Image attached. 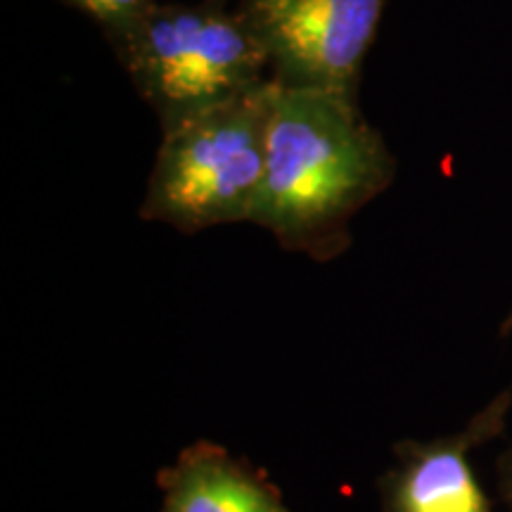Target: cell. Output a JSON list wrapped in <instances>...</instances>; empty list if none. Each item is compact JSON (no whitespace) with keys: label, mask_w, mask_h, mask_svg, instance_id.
<instances>
[{"label":"cell","mask_w":512,"mask_h":512,"mask_svg":"<svg viewBox=\"0 0 512 512\" xmlns=\"http://www.w3.org/2000/svg\"><path fill=\"white\" fill-rule=\"evenodd\" d=\"M394 178V152L358 98L275 83L266 174L249 223L287 252L328 264L351 247V219Z\"/></svg>","instance_id":"obj_1"},{"label":"cell","mask_w":512,"mask_h":512,"mask_svg":"<svg viewBox=\"0 0 512 512\" xmlns=\"http://www.w3.org/2000/svg\"><path fill=\"white\" fill-rule=\"evenodd\" d=\"M112 48L162 133L271 79L264 50L228 0L155 3Z\"/></svg>","instance_id":"obj_2"},{"label":"cell","mask_w":512,"mask_h":512,"mask_svg":"<svg viewBox=\"0 0 512 512\" xmlns=\"http://www.w3.org/2000/svg\"><path fill=\"white\" fill-rule=\"evenodd\" d=\"M275 83L162 133L140 219L195 235L252 221L266 174Z\"/></svg>","instance_id":"obj_3"},{"label":"cell","mask_w":512,"mask_h":512,"mask_svg":"<svg viewBox=\"0 0 512 512\" xmlns=\"http://www.w3.org/2000/svg\"><path fill=\"white\" fill-rule=\"evenodd\" d=\"M392 0H240L238 12L283 88L358 98L363 62Z\"/></svg>","instance_id":"obj_4"},{"label":"cell","mask_w":512,"mask_h":512,"mask_svg":"<svg viewBox=\"0 0 512 512\" xmlns=\"http://www.w3.org/2000/svg\"><path fill=\"white\" fill-rule=\"evenodd\" d=\"M512 411V382L498 392L463 430L434 439H403L394 465L380 477L382 512H491L472 456L501 437Z\"/></svg>","instance_id":"obj_5"},{"label":"cell","mask_w":512,"mask_h":512,"mask_svg":"<svg viewBox=\"0 0 512 512\" xmlns=\"http://www.w3.org/2000/svg\"><path fill=\"white\" fill-rule=\"evenodd\" d=\"M159 512H292L264 470L200 439L157 472Z\"/></svg>","instance_id":"obj_6"},{"label":"cell","mask_w":512,"mask_h":512,"mask_svg":"<svg viewBox=\"0 0 512 512\" xmlns=\"http://www.w3.org/2000/svg\"><path fill=\"white\" fill-rule=\"evenodd\" d=\"M67 3L86 12L114 46L136 27L157 0H67Z\"/></svg>","instance_id":"obj_7"},{"label":"cell","mask_w":512,"mask_h":512,"mask_svg":"<svg viewBox=\"0 0 512 512\" xmlns=\"http://www.w3.org/2000/svg\"><path fill=\"white\" fill-rule=\"evenodd\" d=\"M496 479H498V498L512 512V446L498 458L496 463Z\"/></svg>","instance_id":"obj_8"},{"label":"cell","mask_w":512,"mask_h":512,"mask_svg":"<svg viewBox=\"0 0 512 512\" xmlns=\"http://www.w3.org/2000/svg\"><path fill=\"white\" fill-rule=\"evenodd\" d=\"M510 335H512V306H510L508 316H505L501 323V337H510Z\"/></svg>","instance_id":"obj_9"}]
</instances>
